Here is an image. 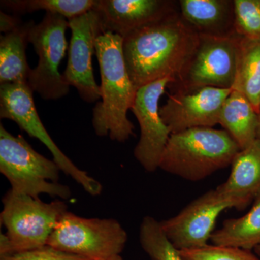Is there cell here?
I'll list each match as a JSON object with an SVG mask.
<instances>
[{
	"label": "cell",
	"mask_w": 260,
	"mask_h": 260,
	"mask_svg": "<svg viewBox=\"0 0 260 260\" xmlns=\"http://www.w3.org/2000/svg\"><path fill=\"white\" fill-rule=\"evenodd\" d=\"M198 41L179 10L123 38L126 70L137 90L167 77L177 80Z\"/></svg>",
	"instance_id": "obj_1"
},
{
	"label": "cell",
	"mask_w": 260,
	"mask_h": 260,
	"mask_svg": "<svg viewBox=\"0 0 260 260\" xmlns=\"http://www.w3.org/2000/svg\"><path fill=\"white\" fill-rule=\"evenodd\" d=\"M123 38L104 32L95 44L100 68L101 99L93 110L92 124L99 137L124 143L134 135V125L128 119L136 97L137 88L130 79L122 51Z\"/></svg>",
	"instance_id": "obj_2"
},
{
	"label": "cell",
	"mask_w": 260,
	"mask_h": 260,
	"mask_svg": "<svg viewBox=\"0 0 260 260\" xmlns=\"http://www.w3.org/2000/svg\"><path fill=\"white\" fill-rule=\"evenodd\" d=\"M240 150L225 130L191 128L171 134L159 169L186 180H203L232 166Z\"/></svg>",
	"instance_id": "obj_3"
},
{
	"label": "cell",
	"mask_w": 260,
	"mask_h": 260,
	"mask_svg": "<svg viewBox=\"0 0 260 260\" xmlns=\"http://www.w3.org/2000/svg\"><path fill=\"white\" fill-rule=\"evenodd\" d=\"M60 171L54 160L38 153L23 137L14 136L1 124L0 173L9 181L10 190L34 198L46 194L69 199V186L59 183Z\"/></svg>",
	"instance_id": "obj_4"
},
{
	"label": "cell",
	"mask_w": 260,
	"mask_h": 260,
	"mask_svg": "<svg viewBox=\"0 0 260 260\" xmlns=\"http://www.w3.org/2000/svg\"><path fill=\"white\" fill-rule=\"evenodd\" d=\"M3 204L0 220L6 229L5 234L13 254L47 245L56 225L68 212L62 200L44 203L40 198L16 194L10 189Z\"/></svg>",
	"instance_id": "obj_5"
},
{
	"label": "cell",
	"mask_w": 260,
	"mask_h": 260,
	"mask_svg": "<svg viewBox=\"0 0 260 260\" xmlns=\"http://www.w3.org/2000/svg\"><path fill=\"white\" fill-rule=\"evenodd\" d=\"M127 234L114 218H86L67 212L61 217L47 245L90 260L120 255Z\"/></svg>",
	"instance_id": "obj_6"
},
{
	"label": "cell",
	"mask_w": 260,
	"mask_h": 260,
	"mask_svg": "<svg viewBox=\"0 0 260 260\" xmlns=\"http://www.w3.org/2000/svg\"><path fill=\"white\" fill-rule=\"evenodd\" d=\"M32 93L28 83L0 85L1 119L14 121L29 136L40 140L51 152L61 172L74 179L89 194H102V184L77 167L51 138L38 114Z\"/></svg>",
	"instance_id": "obj_7"
},
{
	"label": "cell",
	"mask_w": 260,
	"mask_h": 260,
	"mask_svg": "<svg viewBox=\"0 0 260 260\" xmlns=\"http://www.w3.org/2000/svg\"><path fill=\"white\" fill-rule=\"evenodd\" d=\"M68 28V19L46 13L42 21L37 25L34 23L29 31V43L34 46L39 61L30 71L28 83L32 91L44 100H58L70 91V86L59 70L68 49L65 37Z\"/></svg>",
	"instance_id": "obj_8"
},
{
	"label": "cell",
	"mask_w": 260,
	"mask_h": 260,
	"mask_svg": "<svg viewBox=\"0 0 260 260\" xmlns=\"http://www.w3.org/2000/svg\"><path fill=\"white\" fill-rule=\"evenodd\" d=\"M239 37L199 35L198 45L174 86L230 89L235 81Z\"/></svg>",
	"instance_id": "obj_9"
},
{
	"label": "cell",
	"mask_w": 260,
	"mask_h": 260,
	"mask_svg": "<svg viewBox=\"0 0 260 260\" xmlns=\"http://www.w3.org/2000/svg\"><path fill=\"white\" fill-rule=\"evenodd\" d=\"M240 210L237 200L216 188L193 200L176 216L160 222L162 230L179 250L208 245L219 215L224 210Z\"/></svg>",
	"instance_id": "obj_10"
},
{
	"label": "cell",
	"mask_w": 260,
	"mask_h": 260,
	"mask_svg": "<svg viewBox=\"0 0 260 260\" xmlns=\"http://www.w3.org/2000/svg\"><path fill=\"white\" fill-rule=\"evenodd\" d=\"M175 81L174 77H167L141 87L137 91L130 109L140 128V140L135 146L134 156L148 172L159 169L162 154L172 134L160 116L159 102L167 87Z\"/></svg>",
	"instance_id": "obj_11"
},
{
	"label": "cell",
	"mask_w": 260,
	"mask_h": 260,
	"mask_svg": "<svg viewBox=\"0 0 260 260\" xmlns=\"http://www.w3.org/2000/svg\"><path fill=\"white\" fill-rule=\"evenodd\" d=\"M170 86L174 91L160 107V114L172 134L218 124L224 102L233 91L232 88L213 87Z\"/></svg>",
	"instance_id": "obj_12"
},
{
	"label": "cell",
	"mask_w": 260,
	"mask_h": 260,
	"mask_svg": "<svg viewBox=\"0 0 260 260\" xmlns=\"http://www.w3.org/2000/svg\"><path fill=\"white\" fill-rule=\"evenodd\" d=\"M69 25L72 35L63 79L70 87L76 88L84 102H97L101 99V90L94 78L92 57L98 38L105 32L102 20L92 10L69 20Z\"/></svg>",
	"instance_id": "obj_13"
},
{
	"label": "cell",
	"mask_w": 260,
	"mask_h": 260,
	"mask_svg": "<svg viewBox=\"0 0 260 260\" xmlns=\"http://www.w3.org/2000/svg\"><path fill=\"white\" fill-rule=\"evenodd\" d=\"M99 14L104 32L124 38L179 10V3L171 0H96L93 9Z\"/></svg>",
	"instance_id": "obj_14"
},
{
	"label": "cell",
	"mask_w": 260,
	"mask_h": 260,
	"mask_svg": "<svg viewBox=\"0 0 260 260\" xmlns=\"http://www.w3.org/2000/svg\"><path fill=\"white\" fill-rule=\"evenodd\" d=\"M181 16L198 35H235L234 0H180Z\"/></svg>",
	"instance_id": "obj_15"
},
{
	"label": "cell",
	"mask_w": 260,
	"mask_h": 260,
	"mask_svg": "<svg viewBox=\"0 0 260 260\" xmlns=\"http://www.w3.org/2000/svg\"><path fill=\"white\" fill-rule=\"evenodd\" d=\"M218 189L237 200L244 209L260 194V140L238 153L232 164V172Z\"/></svg>",
	"instance_id": "obj_16"
},
{
	"label": "cell",
	"mask_w": 260,
	"mask_h": 260,
	"mask_svg": "<svg viewBox=\"0 0 260 260\" xmlns=\"http://www.w3.org/2000/svg\"><path fill=\"white\" fill-rule=\"evenodd\" d=\"M218 124L243 150L256 140L259 114L244 95L233 90L222 107Z\"/></svg>",
	"instance_id": "obj_17"
},
{
	"label": "cell",
	"mask_w": 260,
	"mask_h": 260,
	"mask_svg": "<svg viewBox=\"0 0 260 260\" xmlns=\"http://www.w3.org/2000/svg\"><path fill=\"white\" fill-rule=\"evenodd\" d=\"M34 20L22 24L0 39V85L28 83L30 69L27 60L29 31Z\"/></svg>",
	"instance_id": "obj_18"
},
{
	"label": "cell",
	"mask_w": 260,
	"mask_h": 260,
	"mask_svg": "<svg viewBox=\"0 0 260 260\" xmlns=\"http://www.w3.org/2000/svg\"><path fill=\"white\" fill-rule=\"evenodd\" d=\"M214 245L234 246L252 250L260 245V194L250 210L238 218L225 220L211 239Z\"/></svg>",
	"instance_id": "obj_19"
},
{
	"label": "cell",
	"mask_w": 260,
	"mask_h": 260,
	"mask_svg": "<svg viewBox=\"0 0 260 260\" xmlns=\"http://www.w3.org/2000/svg\"><path fill=\"white\" fill-rule=\"evenodd\" d=\"M232 89L244 95L259 114L260 41L239 37L237 72Z\"/></svg>",
	"instance_id": "obj_20"
},
{
	"label": "cell",
	"mask_w": 260,
	"mask_h": 260,
	"mask_svg": "<svg viewBox=\"0 0 260 260\" xmlns=\"http://www.w3.org/2000/svg\"><path fill=\"white\" fill-rule=\"evenodd\" d=\"M95 3L96 0H4L1 5L18 15L44 10L69 20L93 10Z\"/></svg>",
	"instance_id": "obj_21"
},
{
	"label": "cell",
	"mask_w": 260,
	"mask_h": 260,
	"mask_svg": "<svg viewBox=\"0 0 260 260\" xmlns=\"http://www.w3.org/2000/svg\"><path fill=\"white\" fill-rule=\"evenodd\" d=\"M140 243L152 260H184L162 230L160 222L145 216L140 227Z\"/></svg>",
	"instance_id": "obj_22"
},
{
	"label": "cell",
	"mask_w": 260,
	"mask_h": 260,
	"mask_svg": "<svg viewBox=\"0 0 260 260\" xmlns=\"http://www.w3.org/2000/svg\"><path fill=\"white\" fill-rule=\"evenodd\" d=\"M237 35L260 41V0H234Z\"/></svg>",
	"instance_id": "obj_23"
},
{
	"label": "cell",
	"mask_w": 260,
	"mask_h": 260,
	"mask_svg": "<svg viewBox=\"0 0 260 260\" xmlns=\"http://www.w3.org/2000/svg\"><path fill=\"white\" fill-rule=\"evenodd\" d=\"M184 260H260L251 250L218 245H208L198 249L180 250Z\"/></svg>",
	"instance_id": "obj_24"
},
{
	"label": "cell",
	"mask_w": 260,
	"mask_h": 260,
	"mask_svg": "<svg viewBox=\"0 0 260 260\" xmlns=\"http://www.w3.org/2000/svg\"><path fill=\"white\" fill-rule=\"evenodd\" d=\"M0 260H90L82 256L68 254L49 245L15 252L10 255L0 257Z\"/></svg>",
	"instance_id": "obj_25"
},
{
	"label": "cell",
	"mask_w": 260,
	"mask_h": 260,
	"mask_svg": "<svg viewBox=\"0 0 260 260\" xmlns=\"http://www.w3.org/2000/svg\"><path fill=\"white\" fill-rule=\"evenodd\" d=\"M22 24L23 22L18 15H12L0 12V30L5 34L13 31Z\"/></svg>",
	"instance_id": "obj_26"
},
{
	"label": "cell",
	"mask_w": 260,
	"mask_h": 260,
	"mask_svg": "<svg viewBox=\"0 0 260 260\" xmlns=\"http://www.w3.org/2000/svg\"><path fill=\"white\" fill-rule=\"evenodd\" d=\"M104 260H124L123 258L121 257V255H116L114 256H112V257L108 258L107 259Z\"/></svg>",
	"instance_id": "obj_27"
},
{
	"label": "cell",
	"mask_w": 260,
	"mask_h": 260,
	"mask_svg": "<svg viewBox=\"0 0 260 260\" xmlns=\"http://www.w3.org/2000/svg\"><path fill=\"white\" fill-rule=\"evenodd\" d=\"M256 139L260 140V114H259V124H258L257 136Z\"/></svg>",
	"instance_id": "obj_28"
},
{
	"label": "cell",
	"mask_w": 260,
	"mask_h": 260,
	"mask_svg": "<svg viewBox=\"0 0 260 260\" xmlns=\"http://www.w3.org/2000/svg\"><path fill=\"white\" fill-rule=\"evenodd\" d=\"M255 251V254L260 257V245L256 246L255 249H254Z\"/></svg>",
	"instance_id": "obj_29"
},
{
	"label": "cell",
	"mask_w": 260,
	"mask_h": 260,
	"mask_svg": "<svg viewBox=\"0 0 260 260\" xmlns=\"http://www.w3.org/2000/svg\"><path fill=\"white\" fill-rule=\"evenodd\" d=\"M259 114H260V107H259Z\"/></svg>",
	"instance_id": "obj_30"
}]
</instances>
